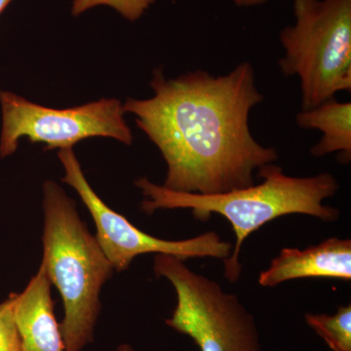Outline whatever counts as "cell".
<instances>
[{
  "label": "cell",
  "mask_w": 351,
  "mask_h": 351,
  "mask_svg": "<svg viewBox=\"0 0 351 351\" xmlns=\"http://www.w3.org/2000/svg\"><path fill=\"white\" fill-rule=\"evenodd\" d=\"M151 87L154 97L128 99L123 108L162 154L165 188L199 195L247 188L255 171L278 159L251 133L249 115L263 96L249 62L219 76L197 69L167 80L156 69Z\"/></svg>",
  "instance_id": "1"
},
{
  "label": "cell",
  "mask_w": 351,
  "mask_h": 351,
  "mask_svg": "<svg viewBox=\"0 0 351 351\" xmlns=\"http://www.w3.org/2000/svg\"><path fill=\"white\" fill-rule=\"evenodd\" d=\"M260 184L233 189L219 195H199L172 191L154 184L147 178L136 180L145 199L142 209L152 214L160 209H189L195 219L207 221L212 214L228 219L235 234V244L230 257L223 260V276L228 282L239 280L242 272L240 252L249 235L274 219L286 215L302 214L324 221L339 218V210L323 204L336 195L338 180L329 172L311 177H292L274 163L258 170Z\"/></svg>",
  "instance_id": "2"
},
{
  "label": "cell",
  "mask_w": 351,
  "mask_h": 351,
  "mask_svg": "<svg viewBox=\"0 0 351 351\" xmlns=\"http://www.w3.org/2000/svg\"><path fill=\"white\" fill-rule=\"evenodd\" d=\"M43 195L41 263L63 300L60 327L66 351H82L93 341L101 290L114 269L61 186L46 181Z\"/></svg>",
  "instance_id": "3"
},
{
  "label": "cell",
  "mask_w": 351,
  "mask_h": 351,
  "mask_svg": "<svg viewBox=\"0 0 351 351\" xmlns=\"http://www.w3.org/2000/svg\"><path fill=\"white\" fill-rule=\"evenodd\" d=\"M295 24L280 32L278 64L301 84L302 110L351 90V0H294Z\"/></svg>",
  "instance_id": "4"
},
{
  "label": "cell",
  "mask_w": 351,
  "mask_h": 351,
  "mask_svg": "<svg viewBox=\"0 0 351 351\" xmlns=\"http://www.w3.org/2000/svg\"><path fill=\"white\" fill-rule=\"evenodd\" d=\"M154 270L170 281L177 295L166 324L193 339L200 351H262L255 317L237 295L175 256L156 254Z\"/></svg>",
  "instance_id": "5"
},
{
  "label": "cell",
  "mask_w": 351,
  "mask_h": 351,
  "mask_svg": "<svg viewBox=\"0 0 351 351\" xmlns=\"http://www.w3.org/2000/svg\"><path fill=\"white\" fill-rule=\"evenodd\" d=\"M2 126L0 157L12 156L23 137L43 143L46 149H73L88 138L108 137L131 145L133 135L117 99H101L80 107L56 110L32 103L12 92H0Z\"/></svg>",
  "instance_id": "6"
},
{
  "label": "cell",
  "mask_w": 351,
  "mask_h": 351,
  "mask_svg": "<svg viewBox=\"0 0 351 351\" xmlns=\"http://www.w3.org/2000/svg\"><path fill=\"white\" fill-rule=\"evenodd\" d=\"M58 156L64 170L62 180L75 189L89 210L97 228L96 239L114 270L128 269L132 261L143 254H166L184 262L197 258L223 261L232 254L233 245L221 240L215 232L177 241L157 239L142 232L125 217L110 209L95 193L73 149H60Z\"/></svg>",
  "instance_id": "7"
},
{
  "label": "cell",
  "mask_w": 351,
  "mask_h": 351,
  "mask_svg": "<svg viewBox=\"0 0 351 351\" xmlns=\"http://www.w3.org/2000/svg\"><path fill=\"white\" fill-rule=\"evenodd\" d=\"M336 278L351 280V240L332 237L300 250L283 248L258 276L263 287L274 288L295 279Z\"/></svg>",
  "instance_id": "8"
},
{
  "label": "cell",
  "mask_w": 351,
  "mask_h": 351,
  "mask_svg": "<svg viewBox=\"0 0 351 351\" xmlns=\"http://www.w3.org/2000/svg\"><path fill=\"white\" fill-rule=\"evenodd\" d=\"M14 316L23 351H66L55 318L51 282L43 263L27 287L14 298Z\"/></svg>",
  "instance_id": "9"
},
{
  "label": "cell",
  "mask_w": 351,
  "mask_h": 351,
  "mask_svg": "<svg viewBox=\"0 0 351 351\" xmlns=\"http://www.w3.org/2000/svg\"><path fill=\"white\" fill-rule=\"evenodd\" d=\"M297 124L304 129H316L322 133L319 142L311 154L315 157L338 152L339 160L350 163L351 159V103L331 100L311 110L298 113Z\"/></svg>",
  "instance_id": "10"
},
{
  "label": "cell",
  "mask_w": 351,
  "mask_h": 351,
  "mask_svg": "<svg viewBox=\"0 0 351 351\" xmlns=\"http://www.w3.org/2000/svg\"><path fill=\"white\" fill-rule=\"evenodd\" d=\"M304 321L332 351H351V306H339L337 313H306Z\"/></svg>",
  "instance_id": "11"
},
{
  "label": "cell",
  "mask_w": 351,
  "mask_h": 351,
  "mask_svg": "<svg viewBox=\"0 0 351 351\" xmlns=\"http://www.w3.org/2000/svg\"><path fill=\"white\" fill-rule=\"evenodd\" d=\"M154 3V0H73L71 13L73 16H80L95 6L108 5L114 8L126 19L134 22Z\"/></svg>",
  "instance_id": "12"
},
{
  "label": "cell",
  "mask_w": 351,
  "mask_h": 351,
  "mask_svg": "<svg viewBox=\"0 0 351 351\" xmlns=\"http://www.w3.org/2000/svg\"><path fill=\"white\" fill-rule=\"evenodd\" d=\"M14 298L0 302V351H23L19 330L14 316Z\"/></svg>",
  "instance_id": "13"
},
{
  "label": "cell",
  "mask_w": 351,
  "mask_h": 351,
  "mask_svg": "<svg viewBox=\"0 0 351 351\" xmlns=\"http://www.w3.org/2000/svg\"><path fill=\"white\" fill-rule=\"evenodd\" d=\"M267 1V0H233V2L240 7L258 6Z\"/></svg>",
  "instance_id": "14"
},
{
  "label": "cell",
  "mask_w": 351,
  "mask_h": 351,
  "mask_svg": "<svg viewBox=\"0 0 351 351\" xmlns=\"http://www.w3.org/2000/svg\"><path fill=\"white\" fill-rule=\"evenodd\" d=\"M115 351H135V350L130 345L124 343V345L119 346Z\"/></svg>",
  "instance_id": "15"
},
{
  "label": "cell",
  "mask_w": 351,
  "mask_h": 351,
  "mask_svg": "<svg viewBox=\"0 0 351 351\" xmlns=\"http://www.w3.org/2000/svg\"><path fill=\"white\" fill-rule=\"evenodd\" d=\"M11 1H12V0H0V14L3 12L4 9L9 5Z\"/></svg>",
  "instance_id": "16"
}]
</instances>
